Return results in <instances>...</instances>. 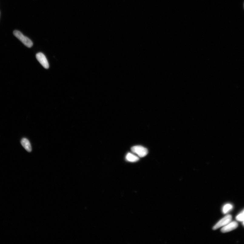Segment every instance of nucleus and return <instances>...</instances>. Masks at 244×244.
I'll return each mask as SVG.
<instances>
[{
    "mask_svg": "<svg viewBox=\"0 0 244 244\" xmlns=\"http://www.w3.org/2000/svg\"><path fill=\"white\" fill-rule=\"evenodd\" d=\"M13 34L16 38L20 40L26 46L30 48L32 46L33 43L32 41L26 36H24L21 32L15 30L13 32Z\"/></svg>",
    "mask_w": 244,
    "mask_h": 244,
    "instance_id": "f257e3e1",
    "label": "nucleus"
},
{
    "mask_svg": "<svg viewBox=\"0 0 244 244\" xmlns=\"http://www.w3.org/2000/svg\"><path fill=\"white\" fill-rule=\"evenodd\" d=\"M131 150L133 153L137 154L139 157H144L147 155L148 151L147 149L140 145L133 146Z\"/></svg>",
    "mask_w": 244,
    "mask_h": 244,
    "instance_id": "f03ea898",
    "label": "nucleus"
},
{
    "mask_svg": "<svg viewBox=\"0 0 244 244\" xmlns=\"http://www.w3.org/2000/svg\"><path fill=\"white\" fill-rule=\"evenodd\" d=\"M232 219V216L230 215H226L225 217L220 220L216 225H215L213 228L214 230L219 229L222 227L224 226L227 225L229 223L231 222Z\"/></svg>",
    "mask_w": 244,
    "mask_h": 244,
    "instance_id": "7ed1b4c3",
    "label": "nucleus"
},
{
    "mask_svg": "<svg viewBox=\"0 0 244 244\" xmlns=\"http://www.w3.org/2000/svg\"><path fill=\"white\" fill-rule=\"evenodd\" d=\"M36 58L43 67L45 69H48L49 67L47 59L44 54L42 53L37 54Z\"/></svg>",
    "mask_w": 244,
    "mask_h": 244,
    "instance_id": "20e7f679",
    "label": "nucleus"
},
{
    "mask_svg": "<svg viewBox=\"0 0 244 244\" xmlns=\"http://www.w3.org/2000/svg\"><path fill=\"white\" fill-rule=\"evenodd\" d=\"M238 226V223L236 222H230L221 229V232L223 233L230 232L236 229Z\"/></svg>",
    "mask_w": 244,
    "mask_h": 244,
    "instance_id": "39448f33",
    "label": "nucleus"
},
{
    "mask_svg": "<svg viewBox=\"0 0 244 244\" xmlns=\"http://www.w3.org/2000/svg\"><path fill=\"white\" fill-rule=\"evenodd\" d=\"M21 144L23 147L27 151L31 152L32 151V147L31 143L27 139L23 138L22 139L21 141Z\"/></svg>",
    "mask_w": 244,
    "mask_h": 244,
    "instance_id": "423d86ee",
    "label": "nucleus"
},
{
    "mask_svg": "<svg viewBox=\"0 0 244 244\" xmlns=\"http://www.w3.org/2000/svg\"><path fill=\"white\" fill-rule=\"evenodd\" d=\"M126 159L129 162H135L139 160V157L131 153H129L126 156Z\"/></svg>",
    "mask_w": 244,
    "mask_h": 244,
    "instance_id": "0eeeda50",
    "label": "nucleus"
},
{
    "mask_svg": "<svg viewBox=\"0 0 244 244\" xmlns=\"http://www.w3.org/2000/svg\"><path fill=\"white\" fill-rule=\"evenodd\" d=\"M233 208V206L231 204H226L223 206L222 212L224 214H226Z\"/></svg>",
    "mask_w": 244,
    "mask_h": 244,
    "instance_id": "6e6552de",
    "label": "nucleus"
},
{
    "mask_svg": "<svg viewBox=\"0 0 244 244\" xmlns=\"http://www.w3.org/2000/svg\"><path fill=\"white\" fill-rule=\"evenodd\" d=\"M243 225L244 226V221H243Z\"/></svg>",
    "mask_w": 244,
    "mask_h": 244,
    "instance_id": "1a4fd4ad",
    "label": "nucleus"
}]
</instances>
